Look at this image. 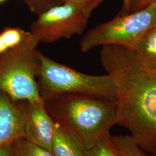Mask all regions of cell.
Masks as SVG:
<instances>
[{
  "instance_id": "cell-1",
  "label": "cell",
  "mask_w": 156,
  "mask_h": 156,
  "mask_svg": "<svg viewBox=\"0 0 156 156\" xmlns=\"http://www.w3.org/2000/svg\"><path fill=\"white\" fill-rule=\"evenodd\" d=\"M101 62L116 89V124L151 156H156V70L131 48L102 46Z\"/></svg>"
},
{
  "instance_id": "cell-2",
  "label": "cell",
  "mask_w": 156,
  "mask_h": 156,
  "mask_svg": "<svg viewBox=\"0 0 156 156\" xmlns=\"http://www.w3.org/2000/svg\"><path fill=\"white\" fill-rule=\"evenodd\" d=\"M44 101L54 122L77 135L86 149L109 138L116 124V106L113 101L64 94Z\"/></svg>"
},
{
  "instance_id": "cell-3",
  "label": "cell",
  "mask_w": 156,
  "mask_h": 156,
  "mask_svg": "<svg viewBox=\"0 0 156 156\" xmlns=\"http://www.w3.org/2000/svg\"><path fill=\"white\" fill-rule=\"evenodd\" d=\"M40 69L37 82L45 100L64 94L85 95L114 101L116 89L109 75H90L67 67L39 51Z\"/></svg>"
},
{
  "instance_id": "cell-4",
  "label": "cell",
  "mask_w": 156,
  "mask_h": 156,
  "mask_svg": "<svg viewBox=\"0 0 156 156\" xmlns=\"http://www.w3.org/2000/svg\"><path fill=\"white\" fill-rule=\"evenodd\" d=\"M39 41L30 32L22 44L0 56V93L12 100H43L37 77L40 60L37 47Z\"/></svg>"
},
{
  "instance_id": "cell-5",
  "label": "cell",
  "mask_w": 156,
  "mask_h": 156,
  "mask_svg": "<svg viewBox=\"0 0 156 156\" xmlns=\"http://www.w3.org/2000/svg\"><path fill=\"white\" fill-rule=\"evenodd\" d=\"M156 26V2L145 8L90 29L82 38L80 50L87 52L99 46L119 45L132 48L150 28Z\"/></svg>"
},
{
  "instance_id": "cell-6",
  "label": "cell",
  "mask_w": 156,
  "mask_h": 156,
  "mask_svg": "<svg viewBox=\"0 0 156 156\" xmlns=\"http://www.w3.org/2000/svg\"><path fill=\"white\" fill-rule=\"evenodd\" d=\"M90 15L69 2L53 6L39 13L30 27V33L39 42L52 43L80 35Z\"/></svg>"
},
{
  "instance_id": "cell-7",
  "label": "cell",
  "mask_w": 156,
  "mask_h": 156,
  "mask_svg": "<svg viewBox=\"0 0 156 156\" xmlns=\"http://www.w3.org/2000/svg\"><path fill=\"white\" fill-rule=\"evenodd\" d=\"M56 125L45 108L44 100L28 101L24 138L51 152Z\"/></svg>"
},
{
  "instance_id": "cell-8",
  "label": "cell",
  "mask_w": 156,
  "mask_h": 156,
  "mask_svg": "<svg viewBox=\"0 0 156 156\" xmlns=\"http://www.w3.org/2000/svg\"><path fill=\"white\" fill-rule=\"evenodd\" d=\"M28 101H13L0 93V146L24 138Z\"/></svg>"
},
{
  "instance_id": "cell-9",
  "label": "cell",
  "mask_w": 156,
  "mask_h": 156,
  "mask_svg": "<svg viewBox=\"0 0 156 156\" xmlns=\"http://www.w3.org/2000/svg\"><path fill=\"white\" fill-rule=\"evenodd\" d=\"M86 150L77 135L56 123L51 147L54 156H85Z\"/></svg>"
},
{
  "instance_id": "cell-10",
  "label": "cell",
  "mask_w": 156,
  "mask_h": 156,
  "mask_svg": "<svg viewBox=\"0 0 156 156\" xmlns=\"http://www.w3.org/2000/svg\"><path fill=\"white\" fill-rule=\"evenodd\" d=\"M132 49L146 66L156 70V26L147 30Z\"/></svg>"
},
{
  "instance_id": "cell-11",
  "label": "cell",
  "mask_w": 156,
  "mask_h": 156,
  "mask_svg": "<svg viewBox=\"0 0 156 156\" xmlns=\"http://www.w3.org/2000/svg\"><path fill=\"white\" fill-rule=\"evenodd\" d=\"M111 140L120 156H151L129 135L111 136Z\"/></svg>"
},
{
  "instance_id": "cell-12",
  "label": "cell",
  "mask_w": 156,
  "mask_h": 156,
  "mask_svg": "<svg viewBox=\"0 0 156 156\" xmlns=\"http://www.w3.org/2000/svg\"><path fill=\"white\" fill-rule=\"evenodd\" d=\"M30 31L20 28L8 27L0 33V49L4 54L22 44L27 38Z\"/></svg>"
},
{
  "instance_id": "cell-13",
  "label": "cell",
  "mask_w": 156,
  "mask_h": 156,
  "mask_svg": "<svg viewBox=\"0 0 156 156\" xmlns=\"http://www.w3.org/2000/svg\"><path fill=\"white\" fill-rule=\"evenodd\" d=\"M28 6L34 11H38L39 6L44 3H49L51 0H24ZM64 2L71 3L91 15V12L100 5L104 0H62Z\"/></svg>"
},
{
  "instance_id": "cell-14",
  "label": "cell",
  "mask_w": 156,
  "mask_h": 156,
  "mask_svg": "<svg viewBox=\"0 0 156 156\" xmlns=\"http://www.w3.org/2000/svg\"><path fill=\"white\" fill-rule=\"evenodd\" d=\"M16 143L20 156H54L50 151L31 143L24 138L17 140Z\"/></svg>"
},
{
  "instance_id": "cell-15",
  "label": "cell",
  "mask_w": 156,
  "mask_h": 156,
  "mask_svg": "<svg viewBox=\"0 0 156 156\" xmlns=\"http://www.w3.org/2000/svg\"><path fill=\"white\" fill-rule=\"evenodd\" d=\"M85 156H120L112 143L111 137L86 150Z\"/></svg>"
},
{
  "instance_id": "cell-16",
  "label": "cell",
  "mask_w": 156,
  "mask_h": 156,
  "mask_svg": "<svg viewBox=\"0 0 156 156\" xmlns=\"http://www.w3.org/2000/svg\"><path fill=\"white\" fill-rule=\"evenodd\" d=\"M0 156H20L16 140L1 146Z\"/></svg>"
},
{
  "instance_id": "cell-17",
  "label": "cell",
  "mask_w": 156,
  "mask_h": 156,
  "mask_svg": "<svg viewBox=\"0 0 156 156\" xmlns=\"http://www.w3.org/2000/svg\"><path fill=\"white\" fill-rule=\"evenodd\" d=\"M156 2V0H131L129 13L140 11Z\"/></svg>"
},
{
  "instance_id": "cell-18",
  "label": "cell",
  "mask_w": 156,
  "mask_h": 156,
  "mask_svg": "<svg viewBox=\"0 0 156 156\" xmlns=\"http://www.w3.org/2000/svg\"><path fill=\"white\" fill-rule=\"evenodd\" d=\"M131 0H123V6L120 12L118 14L119 15H125L129 13Z\"/></svg>"
},
{
  "instance_id": "cell-19",
  "label": "cell",
  "mask_w": 156,
  "mask_h": 156,
  "mask_svg": "<svg viewBox=\"0 0 156 156\" xmlns=\"http://www.w3.org/2000/svg\"><path fill=\"white\" fill-rule=\"evenodd\" d=\"M4 1H5V0H0V3H1V2H2Z\"/></svg>"
}]
</instances>
